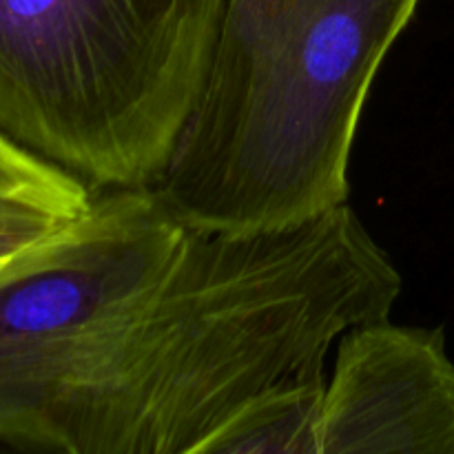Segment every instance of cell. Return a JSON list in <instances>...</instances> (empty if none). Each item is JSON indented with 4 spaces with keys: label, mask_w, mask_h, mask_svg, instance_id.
Segmentation results:
<instances>
[{
    "label": "cell",
    "mask_w": 454,
    "mask_h": 454,
    "mask_svg": "<svg viewBox=\"0 0 454 454\" xmlns=\"http://www.w3.org/2000/svg\"><path fill=\"white\" fill-rule=\"evenodd\" d=\"M421 0H226L202 96L155 184L191 229L257 233L346 207L375 75Z\"/></svg>",
    "instance_id": "1"
},
{
    "label": "cell",
    "mask_w": 454,
    "mask_h": 454,
    "mask_svg": "<svg viewBox=\"0 0 454 454\" xmlns=\"http://www.w3.org/2000/svg\"><path fill=\"white\" fill-rule=\"evenodd\" d=\"M226 0H0V133L91 191L155 186Z\"/></svg>",
    "instance_id": "2"
},
{
    "label": "cell",
    "mask_w": 454,
    "mask_h": 454,
    "mask_svg": "<svg viewBox=\"0 0 454 454\" xmlns=\"http://www.w3.org/2000/svg\"><path fill=\"white\" fill-rule=\"evenodd\" d=\"M182 454H454L446 333L390 317L353 328L331 381L270 390Z\"/></svg>",
    "instance_id": "3"
},
{
    "label": "cell",
    "mask_w": 454,
    "mask_h": 454,
    "mask_svg": "<svg viewBox=\"0 0 454 454\" xmlns=\"http://www.w3.org/2000/svg\"><path fill=\"white\" fill-rule=\"evenodd\" d=\"M93 191L0 133V275L74 224Z\"/></svg>",
    "instance_id": "4"
},
{
    "label": "cell",
    "mask_w": 454,
    "mask_h": 454,
    "mask_svg": "<svg viewBox=\"0 0 454 454\" xmlns=\"http://www.w3.org/2000/svg\"><path fill=\"white\" fill-rule=\"evenodd\" d=\"M0 454H27V452H22V450H16V448H12V446H4V443H0Z\"/></svg>",
    "instance_id": "5"
}]
</instances>
